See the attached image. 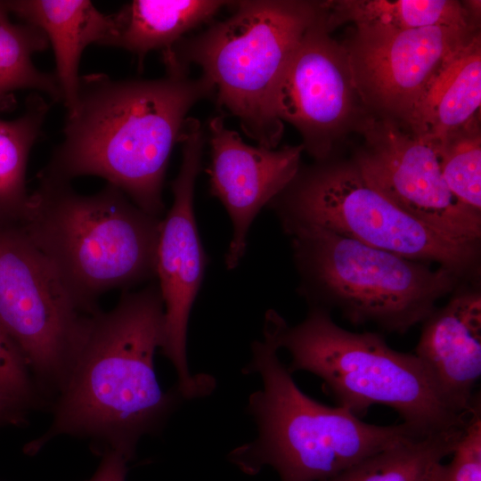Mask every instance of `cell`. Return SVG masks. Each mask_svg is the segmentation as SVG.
<instances>
[{"label": "cell", "mask_w": 481, "mask_h": 481, "mask_svg": "<svg viewBox=\"0 0 481 481\" xmlns=\"http://www.w3.org/2000/svg\"><path fill=\"white\" fill-rule=\"evenodd\" d=\"M214 94L213 83L203 74L126 80L103 73L80 76L63 139L38 180L70 183L100 176L159 217L167 167L186 116L196 102Z\"/></svg>", "instance_id": "1"}, {"label": "cell", "mask_w": 481, "mask_h": 481, "mask_svg": "<svg viewBox=\"0 0 481 481\" xmlns=\"http://www.w3.org/2000/svg\"><path fill=\"white\" fill-rule=\"evenodd\" d=\"M164 304L158 283L125 290L113 309L90 317L86 335L61 385L39 450L60 435L104 442L129 461L144 435L160 430L184 397L164 391L154 355L164 342Z\"/></svg>", "instance_id": "2"}, {"label": "cell", "mask_w": 481, "mask_h": 481, "mask_svg": "<svg viewBox=\"0 0 481 481\" xmlns=\"http://www.w3.org/2000/svg\"><path fill=\"white\" fill-rule=\"evenodd\" d=\"M161 221L109 183L82 195L70 183L38 180L18 224L93 314L105 292L156 277Z\"/></svg>", "instance_id": "3"}, {"label": "cell", "mask_w": 481, "mask_h": 481, "mask_svg": "<svg viewBox=\"0 0 481 481\" xmlns=\"http://www.w3.org/2000/svg\"><path fill=\"white\" fill-rule=\"evenodd\" d=\"M265 322L263 340L251 345L244 374H257L262 388L248 400L257 436L228 453L248 475L269 466L281 481H325L360 461L413 436L405 424L378 426L349 410L321 404L303 393L278 356Z\"/></svg>", "instance_id": "4"}, {"label": "cell", "mask_w": 481, "mask_h": 481, "mask_svg": "<svg viewBox=\"0 0 481 481\" xmlns=\"http://www.w3.org/2000/svg\"><path fill=\"white\" fill-rule=\"evenodd\" d=\"M265 321L279 349L290 355L289 371L319 377L338 406L359 418L374 404L388 406L421 436L465 427L469 420L471 413L461 414L445 402L414 354L392 349L378 333L347 330L319 306L294 326L274 310Z\"/></svg>", "instance_id": "5"}, {"label": "cell", "mask_w": 481, "mask_h": 481, "mask_svg": "<svg viewBox=\"0 0 481 481\" xmlns=\"http://www.w3.org/2000/svg\"><path fill=\"white\" fill-rule=\"evenodd\" d=\"M205 31L163 53L167 73L200 66L215 86L218 106L236 117L258 146L276 149L283 131L275 109L287 64L320 13V2L244 0Z\"/></svg>", "instance_id": "6"}, {"label": "cell", "mask_w": 481, "mask_h": 481, "mask_svg": "<svg viewBox=\"0 0 481 481\" xmlns=\"http://www.w3.org/2000/svg\"><path fill=\"white\" fill-rule=\"evenodd\" d=\"M312 306L335 307L350 322L404 333L423 322L459 274L314 225L284 229Z\"/></svg>", "instance_id": "7"}, {"label": "cell", "mask_w": 481, "mask_h": 481, "mask_svg": "<svg viewBox=\"0 0 481 481\" xmlns=\"http://www.w3.org/2000/svg\"><path fill=\"white\" fill-rule=\"evenodd\" d=\"M270 206L283 229L314 225L371 247L457 274L477 256V244L449 238L402 210L363 179L355 164L300 168Z\"/></svg>", "instance_id": "8"}, {"label": "cell", "mask_w": 481, "mask_h": 481, "mask_svg": "<svg viewBox=\"0 0 481 481\" xmlns=\"http://www.w3.org/2000/svg\"><path fill=\"white\" fill-rule=\"evenodd\" d=\"M91 315L19 224H0V325L38 379L61 387Z\"/></svg>", "instance_id": "9"}, {"label": "cell", "mask_w": 481, "mask_h": 481, "mask_svg": "<svg viewBox=\"0 0 481 481\" xmlns=\"http://www.w3.org/2000/svg\"><path fill=\"white\" fill-rule=\"evenodd\" d=\"M205 141L200 122L187 118L178 139L182 162L171 183L173 204L161 221L157 249L156 277L165 316L160 349L175 368V386L185 400L206 397L216 387L212 376L191 373L186 353L190 314L208 262L193 208L194 186L201 168Z\"/></svg>", "instance_id": "10"}, {"label": "cell", "mask_w": 481, "mask_h": 481, "mask_svg": "<svg viewBox=\"0 0 481 481\" xmlns=\"http://www.w3.org/2000/svg\"><path fill=\"white\" fill-rule=\"evenodd\" d=\"M383 117L363 124L365 146L355 162L373 189L436 232L477 244L481 215L449 191L440 167V144Z\"/></svg>", "instance_id": "11"}, {"label": "cell", "mask_w": 481, "mask_h": 481, "mask_svg": "<svg viewBox=\"0 0 481 481\" xmlns=\"http://www.w3.org/2000/svg\"><path fill=\"white\" fill-rule=\"evenodd\" d=\"M474 29L356 26L343 47L358 98L406 124L445 61L477 34Z\"/></svg>", "instance_id": "12"}, {"label": "cell", "mask_w": 481, "mask_h": 481, "mask_svg": "<svg viewBox=\"0 0 481 481\" xmlns=\"http://www.w3.org/2000/svg\"><path fill=\"white\" fill-rule=\"evenodd\" d=\"M355 96L346 53L330 36L321 6L282 74L277 116L300 132L304 150L322 160L348 123Z\"/></svg>", "instance_id": "13"}, {"label": "cell", "mask_w": 481, "mask_h": 481, "mask_svg": "<svg viewBox=\"0 0 481 481\" xmlns=\"http://www.w3.org/2000/svg\"><path fill=\"white\" fill-rule=\"evenodd\" d=\"M208 132L209 191L224 205L232 225L224 259L231 270L245 254L248 233L257 214L296 177L304 146L268 149L249 145L236 131L224 126L221 117L209 120Z\"/></svg>", "instance_id": "14"}, {"label": "cell", "mask_w": 481, "mask_h": 481, "mask_svg": "<svg viewBox=\"0 0 481 481\" xmlns=\"http://www.w3.org/2000/svg\"><path fill=\"white\" fill-rule=\"evenodd\" d=\"M445 402L469 415L480 405L473 393L481 375V296L465 292L424 321L414 354Z\"/></svg>", "instance_id": "15"}, {"label": "cell", "mask_w": 481, "mask_h": 481, "mask_svg": "<svg viewBox=\"0 0 481 481\" xmlns=\"http://www.w3.org/2000/svg\"><path fill=\"white\" fill-rule=\"evenodd\" d=\"M3 4L8 12L46 36L54 53V75L62 102L69 111L77 101L81 55L89 45H102L109 37L113 26L111 14H103L88 0H18Z\"/></svg>", "instance_id": "16"}, {"label": "cell", "mask_w": 481, "mask_h": 481, "mask_svg": "<svg viewBox=\"0 0 481 481\" xmlns=\"http://www.w3.org/2000/svg\"><path fill=\"white\" fill-rule=\"evenodd\" d=\"M481 40L474 35L440 69L406 125L438 143L477 119Z\"/></svg>", "instance_id": "17"}, {"label": "cell", "mask_w": 481, "mask_h": 481, "mask_svg": "<svg viewBox=\"0 0 481 481\" xmlns=\"http://www.w3.org/2000/svg\"><path fill=\"white\" fill-rule=\"evenodd\" d=\"M220 0H134L111 14L113 26L102 45L137 55L141 64L153 50L169 52L184 35L230 4Z\"/></svg>", "instance_id": "18"}, {"label": "cell", "mask_w": 481, "mask_h": 481, "mask_svg": "<svg viewBox=\"0 0 481 481\" xmlns=\"http://www.w3.org/2000/svg\"><path fill=\"white\" fill-rule=\"evenodd\" d=\"M330 31L345 22L405 30L427 27L473 28L471 9L452 0H343L321 2Z\"/></svg>", "instance_id": "19"}, {"label": "cell", "mask_w": 481, "mask_h": 481, "mask_svg": "<svg viewBox=\"0 0 481 481\" xmlns=\"http://www.w3.org/2000/svg\"><path fill=\"white\" fill-rule=\"evenodd\" d=\"M466 426L411 437L325 481H440L443 461L452 455Z\"/></svg>", "instance_id": "20"}, {"label": "cell", "mask_w": 481, "mask_h": 481, "mask_svg": "<svg viewBox=\"0 0 481 481\" xmlns=\"http://www.w3.org/2000/svg\"><path fill=\"white\" fill-rule=\"evenodd\" d=\"M24 113L11 120L0 117V222L18 221L26 208V168L29 151L39 138L50 110L42 95L28 99ZM6 102H0V110Z\"/></svg>", "instance_id": "21"}, {"label": "cell", "mask_w": 481, "mask_h": 481, "mask_svg": "<svg viewBox=\"0 0 481 481\" xmlns=\"http://www.w3.org/2000/svg\"><path fill=\"white\" fill-rule=\"evenodd\" d=\"M48 46L40 29L26 22L13 23L0 2V102L19 89L35 90L53 102L62 101L55 75L40 70L33 63V54Z\"/></svg>", "instance_id": "22"}, {"label": "cell", "mask_w": 481, "mask_h": 481, "mask_svg": "<svg viewBox=\"0 0 481 481\" xmlns=\"http://www.w3.org/2000/svg\"><path fill=\"white\" fill-rule=\"evenodd\" d=\"M440 144V167L453 197L481 211V137L477 119Z\"/></svg>", "instance_id": "23"}, {"label": "cell", "mask_w": 481, "mask_h": 481, "mask_svg": "<svg viewBox=\"0 0 481 481\" xmlns=\"http://www.w3.org/2000/svg\"><path fill=\"white\" fill-rule=\"evenodd\" d=\"M449 464H444L440 481H481V411L471 413L464 433Z\"/></svg>", "instance_id": "24"}, {"label": "cell", "mask_w": 481, "mask_h": 481, "mask_svg": "<svg viewBox=\"0 0 481 481\" xmlns=\"http://www.w3.org/2000/svg\"><path fill=\"white\" fill-rule=\"evenodd\" d=\"M29 370L22 354L0 325V390L20 405L33 400Z\"/></svg>", "instance_id": "25"}, {"label": "cell", "mask_w": 481, "mask_h": 481, "mask_svg": "<svg viewBox=\"0 0 481 481\" xmlns=\"http://www.w3.org/2000/svg\"><path fill=\"white\" fill-rule=\"evenodd\" d=\"M128 461L122 453L106 449L99 468L88 481H126Z\"/></svg>", "instance_id": "26"}, {"label": "cell", "mask_w": 481, "mask_h": 481, "mask_svg": "<svg viewBox=\"0 0 481 481\" xmlns=\"http://www.w3.org/2000/svg\"><path fill=\"white\" fill-rule=\"evenodd\" d=\"M20 404L10 399L0 390V419L12 418Z\"/></svg>", "instance_id": "27"}]
</instances>
